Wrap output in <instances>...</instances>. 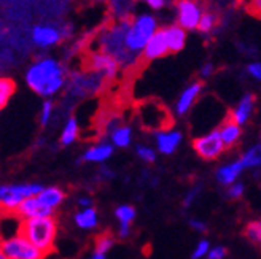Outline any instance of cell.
<instances>
[{
	"instance_id": "31",
	"label": "cell",
	"mask_w": 261,
	"mask_h": 259,
	"mask_svg": "<svg viewBox=\"0 0 261 259\" xmlns=\"http://www.w3.org/2000/svg\"><path fill=\"white\" fill-rule=\"evenodd\" d=\"M208 247H211V243H208L207 240H201V242L198 243V247L194 248L191 257H193V259H201V257H204V256L207 254V251L211 250Z\"/></svg>"
},
{
	"instance_id": "18",
	"label": "cell",
	"mask_w": 261,
	"mask_h": 259,
	"mask_svg": "<svg viewBox=\"0 0 261 259\" xmlns=\"http://www.w3.org/2000/svg\"><path fill=\"white\" fill-rule=\"evenodd\" d=\"M181 141V134L174 131H164L156 135V143H158V150L163 154H172Z\"/></svg>"
},
{
	"instance_id": "20",
	"label": "cell",
	"mask_w": 261,
	"mask_h": 259,
	"mask_svg": "<svg viewBox=\"0 0 261 259\" xmlns=\"http://www.w3.org/2000/svg\"><path fill=\"white\" fill-rule=\"evenodd\" d=\"M113 153V147L107 145V143H102L97 147L89 148L85 154H83V159L89 161V162H103L107 161Z\"/></svg>"
},
{
	"instance_id": "42",
	"label": "cell",
	"mask_w": 261,
	"mask_h": 259,
	"mask_svg": "<svg viewBox=\"0 0 261 259\" xmlns=\"http://www.w3.org/2000/svg\"><path fill=\"white\" fill-rule=\"evenodd\" d=\"M89 259H106V254H99V253H94Z\"/></svg>"
},
{
	"instance_id": "6",
	"label": "cell",
	"mask_w": 261,
	"mask_h": 259,
	"mask_svg": "<svg viewBox=\"0 0 261 259\" xmlns=\"http://www.w3.org/2000/svg\"><path fill=\"white\" fill-rule=\"evenodd\" d=\"M86 67L93 73L100 75L103 80H115L120 70L118 62L102 51H91L86 57Z\"/></svg>"
},
{
	"instance_id": "17",
	"label": "cell",
	"mask_w": 261,
	"mask_h": 259,
	"mask_svg": "<svg viewBox=\"0 0 261 259\" xmlns=\"http://www.w3.org/2000/svg\"><path fill=\"white\" fill-rule=\"evenodd\" d=\"M35 197H37V200L40 202L43 207H46V209L55 212V209H58V207L64 202L65 192L61 188L51 186V188H43L40 192L37 194Z\"/></svg>"
},
{
	"instance_id": "28",
	"label": "cell",
	"mask_w": 261,
	"mask_h": 259,
	"mask_svg": "<svg viewBox=\"0 0 261 259\" xmlns=\"http://www.w3.org/2000/svg\"><path fill=\"white\" fill-rule=\"evenodd\" d=\"M115 215L120 219V224H130V221L136 218V209L133 205H121L116 209Z\"/></svg>"
},
{
	"instance_id": "14",
	"label": "cell",
	"mask_w": 261,
	"mask_h": 259,
	"mask_svg": "<svg viewBox=\"0 0 261 259\" xmlns=\"http://www.w3.org/2000/svg\"><path fill=\"white\" fill-rule=\"evenodd\" d=\"M217 131H218V135H220L221 141H223L225 148L234 147L241 138V126H238L236 123H234L229 114L223 120L220 129H217Z\"/></svg>"
},
{
	"instance_id": "25",
	"label": "cell",
	"mask_w": 261,
	"mask_h": 259,
	"mask_svg": "<svg viewBox=\"0 0 261 259\" xmlns=\"http://www.w3.org/2000/svg\"><path fill=\"white\" fill-rule=\"evenodd\" d=\"M115 243V237L110 234V232H103L100 234L97 239H96V243H94V253H99V254H106Z\"/></svg>"
},
{
	"instance_id": "35",
	"label": "cell",
	"mask_w": 261,
	"mask_h": 259,
	"mask_svg": "<svg viewBox=\"0 0 261 259\" xmlns=\"http://www.w3.org/2000/svg\"><path fill=\"white\" fill-rule=\"evenodd\" d=\"M247 72H249L255 80H261V64L259 62H253L247 67Z\"/></svg>"
},
{
	"instance_id": "36",
	"label": "cell",
	"mask_w": 261,
	"mask_h": 259,
	"mask_svg": "<svg viewBox=\"0 0 261 259\" xmlns=\"http://www.w3.org/2000/svg\"><path fill=\"white\" fill-rule=\"evenodd\" d=\"M145 2L151 10H163L167 4V0H145Z\"/></svg>"
},
{
	"instance_id": "40",
	"label": "cell",
	"mask_w": 261,
	"mask_h": 259,
	"mask_svg": "<svg viewBox=\"0 0 261 259\" xmlns=\"http://www.w3.org/2000/svg\"><path fill=\"white\" fill-rule=\"evenodd\" d=\"M118 234H120V237H121V239H126V237L130 234V224H120Z\"/></svg>"
},
{
	"instance_id": "39",
	"label": "cell",
	"mask_w": 261,
	"mask_h": 259,
	"mask_svg": "<svg viewBox=\"0 0 261 259\" xmlns=\"http://www.w3.org/2000/svg\"><path fill=\"white\" fill-rule=\"evenodd\" d=\"M198 191H199V188H194V189H191L190 192H188V196H187V199H185V207H190L191 205V202L194 200V197H196V194H198Z\"/></svg>"
},
{
	"instance_id": "29",
	"label": "cell",
	"mask_w": 261,
	"mask_h": 259,
	"mask_svg": "<svg viewBox=\"0 0 261 259\" xmlns=\"http://www.w3.org/2000/svg\"><path fill=\"white\" fill-rule=\"evenodd\" d=\"M245 237L253 243L261 242V223L259 221H250L245 227Z\"/></svg>"
},
{
	"instance_id": "1",
	"label": "cell",
	"mask_w": 261,
	"mask_h": 259,
	"mask_svg": "<svg viewBox=\"0 0 261 259\" xmlns=\"http://www.w3.org/2000/svg\"><path fill=\"white\" fill-rule=\"evenodd\" d=\"M28 86L38 96L51 97L65 84L64 67L53 57H43L34 62L25 73Z\"/></svg>"
},
{
	"instance_id": "16",
	"label": "cell",
	"mask_w": 261,
	"mask_h": 259,
	"mask_svg": "<svg viewBox=\"0 0 261 259\" xmlns=\"http://www.w3.org/2000/svg\"><path fill=\"white\" fill-rule=\"evenodd\" d=\"M202 91V83L201 81H196L193 84H190L184 93H181L178 102H177V113L180 116H184L190 111V108L193 107V103L198 99V96L201 94Z\"/></svg>"
},
{
	"instance_id": "23",
	"label": "cell",
	"mask_w": 261,
	"mask_h": 259,
	"mask_svg": "<svg viewBox=\"0 0 261 259\" xmlns=\"http://www.w3.org/2000/svg\"><path fill=\"white\" fill-rule=\"evenodd\" d=\"M78 137V124H76V120L75 118H69V121L65 123V127L62 131V135H61V145L67 147L70 143L76 140Z\"/></svg>"
},
{
	"instance_id": "33",
	"label": "cell",
	"mask_w": 261,
	"mask_h": 259,
	"mask_svg": "<svg viewBox=\"0 0 261 259\" xmlns=\"http://www.w3.org/2000/svg\"><path fill=\"white\" fill-rule=\"evenodd\" d=\"M244 194V185L242 183H232L228 189V196L232 199H238Z\"/></svg>"
},
{
	"instance_id": "10",
	"label": "cell",
	"mask_w": 261,
	"mask_h": 259,
	"mask_svg": "<svg viewBox=\"0 0 261 259\" xmlns=\"http://www.w3.org/2000/svg\"><path fill=\"white\" fill-rule=\"evenodd\" d=\"M15 215L21 219L46 218V216H53V210L43 207L40 202L37 200V197H28L18 205V209L15 210Z\"/></svg>"
},
{
	"instance_id": "19",
	"label": "cell",
	"mask_w": 261,
	"mask_h": 259,
	"mask_svg": "<svg viewBox=\"0 0 261 259\" xmlns=\"http://www.w3.org/2000/svg\"><path fill=\"white\" fill-rule=\"evenodd\" d=\"M242 170H244L242 162L236 161V162H231V164H226L223 167H220L218 172H217V178H218V181H220L221 185L231 186L232 183H236V180L239 178Z\"/></svg>"
},
{
	"instance_id": "4",
	"label": "cell",
	"mask_w": 261,
	"mask_h": 259,
	"mask_svg": "<svg viewBox=\"0 0 261 259\" xmlns=\"http://www.w3.org/2000/svg\"><path fill=\"white\" fill-rule=\"evenodd\" d=\"M43 188L40 185L0 186V213H15L18 205L28 197H35Z\"/></svg>"
},
{
	"instance_id": "7",
	"label": "cell",
	"mask_w": 261,
	"mask_h": 259,
	"mask_svg": "<svg viewBox=\"0 0 261 259\" xmlns=\"http://www.w3.org/2000/svg\"><path fill=\"white\" fill-rule=\"evenodd\" d=\"M193 148L205 161H214V159L220 158L226 150L225 145H223V141H221V138L218 135V131H212V132H208L207 135L194 138L193 140Z\"/></svg>"
},
{
	"instance_id": "8",
	"label": "cell",
	"mask_w": 261,
	"mask_h": 259,
	"mask_svg": "<svg viewBox=\"0 0 261 259\" xmlns=\"http://www.w3.org/2000/svg\"><path fill=\"white\" fill-rule=\"evenodd\" d=\"M177 25L184 31L198 29V22L202 15L201 5L196 0H177Z\"/></svg>"
},
{
	"instance_id": "12",
	"label": "cell",
	"mask_w": 261,
	"mask_h": 259,
	"mask_svg": "<svg viewBox=\"0 0 261 259\" xmlns=\"http://www.w3.org/2000/svg\"><path fill=\"white\" fill-rule=\"evenodd\" d=\"M169 53L167 51V43H166V37L163 29H158L147 42L145 48L142 51V56L145 61H154L166 56Z\"/></svg>"
},
{
	"instance_id": "38",
	"label": "cell",
	"mask_w": 261,
	"mask_h": 259,
	"mask_svg": "<svg viewBox=\"0 0 261 259\" xmlns=\"http://www.w3.org/2000/svg\"><path fill=\"white\" fill-rule=\"evenodd\" d=\"M214 73V66L212 64H205V66H202V69H201V76L202 78H208Z\"/></svg>"
},
{
	"instance_id": "30",
	"label": "cell",
	"mask_w": 261,
	"mask_h": 259,
	"mask_svg": "<svg viewBox=\"0 0 261 259\" xmlns=\"http://www.w3.org/2000/svg\"><path fill=\"white\" fill-rule=\"evenodd\" d=\"M53 102L51 100H46L42 107V111H40V123L42 126H46L51 120V114H53Z\"/></svg>"
},
{
	"instance_id": "13",
	"label": "cell",
	"mask_w": 261,
	"mask_h": 259,
	"mask_svg": "<svg viewBox=\"0 0 261 259\" xmlns=\"http://www.w3.org/2000/svg\"><path fill=\"white\" fill-rule=\"evenodd\" d=\"M166 43H167V51L169 53H178L184 49L185 42H187V31H184L177 24H171L163 29Z\"/></svg>"
},
{
	"instance_id": "34",
	"label": "cell",
	"mask_w": 261,
	"mask_h": 259,
	"mask_svg": "<svg viewBox=\"0 0 261 259\" xmlns=\"http://www.w3.org/2000/svg\"><path fill=\"white\" fill-rule=\"evenodd\" d=\"M207 256L208 259H223L226 256V250L223 247H215L207 251Z\"/></svg>"
},
{
	"instance_id": "32",
	"label": "cell",
	"mask_w": 261,
	"mask_h": 259,
	"mask_svg": "<svg viewBox=\"0 0 261 259\" xmlns=\"http://www.w3.org/2000/svg\"><path fill=\"white\" fill-rule=\"evenodd\" d=\"M137 154H139V158H142L145 162H154L156 159L154 151L148 147H137Z\"/></svg>"
},
{
	"instance_id": "5",
	"label": "cell",
	"mask_w": 261,
	"mask_h": 259,
	"mask_svg": "<svg viewBox=\"0 0 261 259\" xmlns=\"http://www.w3.org/2000/svg\"><path fill=\"white\" fill-rule=\"evenodd\" d=\"M0 247L8 259H45L48 256L21 236L0 240Z\"/></svg>"
},
{
	"instance_id": "9",
	"label": "cell",
	"mask_w": 261,
	"mask_h": 259,
	"mask_svg": "<svg viewBox=\"0 0 261 259\" xmlns=\"http://www.w3.org/2000/svg\"><path fill=\"white\" fill-rule=\"evenodd\" d=\"M150 118L153 120V129L154 131L164 132L167 131V127L172 126V118L166 108H163L158 103H148V105L140 107V123L142 126L145 124Z\"/></svg>"
},
{
	"instance_id": "27",
	"label": "cell",
	"mask_w": 261,
	"mask_h": 259,
	"mask_svg": "<svg viewBox=\"0 0 261 259\" xmlns=\"http://www.w3.org/2000/svg\"><path fill=\"white\" fill-rule=\"evenodd\" d=\"M259 151H261V148H259V145H256V147L250 148L249 151L244 154L242 159H241L244 169H245V167H258L259 165V162H261Z\"/></svg>"
},
{
	"instance_id": "2",
	"label": "cell",
	"mask_w": 261,
	"mask_h": 259,
	"mask_svg": "<svg viewBox=\"0 0 261 259\" xmlns=\"http://www.w3.org/2000/svg\"><path fill=\"white\" fill-rule=\"evenodd\" d=\"M18 236L24 237L45 254H49L53 251L55 240L58 236V219L55 216L21 219Z\"/></svg>"
},
{
	"instance_id": "26",
	"label": "cell",
	"mask_w": 261,
	"mask_h": 259,
	"mask_svg": "<svg viewBox=\"0 0 261 259\" xmlns=\"http://www.w3.org/2000/svg\"><path fill=\"white\" fill-rule=\"evenodd\" d=\"M217 25V15L211 11H202V15L198 22V31L202 34H208Z\"/></svg>"
},
{
	"instance_id": "15",
	"label": "cell",
	"mask_w": 261,
	"mask_h": 259,
	"mask_svg": "<svg viewBox=\"0 0 261 259\" xmlns=\"http://www.w3.org/2000/svg\"><path fill=\"white\" fill-rule=\"evenodd\" d=\"M253 108H255V96L253 94H245L241 99L239 105L229 113V116L238 126H242V124H245L247 121H249V118L253 113Z\"/></svg>"
},
{
	"instance_id": "37",
	"label": "cell",
	"mask_w": 261,
	"mask_h": 259,
	"mask_svg": "<svg viewBox=\"0 0 261 259\" xmlns=\"http://www.w3.org/2000/svg\"><path fill=\"white\" fill-rule=\"evenodd\" d=\"M190 226H191L193 229H196L198 232H205V231H207L205 223L199 221V219H190Z\"/></svg>"
},
{
	"instance_id": "3",
	"label": "cell",
	"mask_w": 261,
	"mask_h": 259,
	"mask_svg": "<svg viewBox=\"0 0 261 259\" xmlns=\"http://www.w3.org/2000/svg\"><path fill=\"white\" fill-rule=\"evenodd\" d=\"M158 31V21L153 15H139L133 21H129L127 29L124 32V48L134 57H137L145 48L150 37Z\"/></svg>"
},
{
	"instance_id": "24",
	"label": "cell",
	"mask_w": 261,
	"mask_h": 259,
	"mask_svg": "<svg viewBox=\"0 0 261 259\" xmlns=\"http://www.w3.org/2000/svg\"><path fill=\"white\" fill-rule=\"evenodd\" d=\"M15 91H16L15 81L10 78H0V110L7 105L11 96L15 94Z\"/></svg>"
},
{
	"instance_id": "11",
	"label": "cell",
	"mask_w": 261,
	"mask_h": 259,
	"mask_svg": "<svg viewBox=\"0 0 261 259\" xmlns=\"http://www.w3.org/2000/svg\"><path fill=\"white\" fill-rule=\"evenodd\" d=\"M61 40L62 32L53 27V25H35L32 29V42L40 48L55 46Z\"/></svg>"
},
{
	"instance_id": "43",
	"label": "cell",
	"mask_w": 261,
	"mask_h": 259,
	"mask_svg": "<svg viewBox=\"0 0 261 259\" xmlns=\"http://www.w3.org/2000/svg\"><path fill=\"white\" fill-rule=\"evenodd\" d=\"M0 259H8V257L5 256V253H4V250H2V247H0Z\"/></svg>"
},
{
	"instance_id": "41",
	"label": "cell",
	"mask_w": 261,
	"mask_h": 259,
	"mask_svg": "<svg viewBox=\"0 0 261 259\" xmlns=\"http://www.w3.org/2000/svg\"><path fill=\"white\" fill-rule=\"evenodd\" d=\"M78 204H80L83 209H88V207H91V204H93V202H91L89 197H82L80 200H78Z\"/></svg>"
},
{
	"instance_id": "21",
	"label": "cell",
	"mask_w": 261,
	"mask_h": 259,
	"mask_svg": "<svg viewBox=\"0 0 261 259\" xmlns=\"http://www.w3.org/2000/svg\"><path fill=\"white\" fill-rule=\"evenodd\" d=\"M97 212L93 209V207H88V209H83L82 212H78L75 215V223L78 227L82 229H94L97 226Z\"/></svg>"
},
{
	"instance_id": "22",
	"label": "cell",
	"mask_w": 261,
	"mask_h": 259,
	"mask_svg": "<svg viewBox=\"0 0 261 259\" xmlns=\"http://www.w3.org/2000/svg\"><path fill=\"white\" fill-rule=\"evenodd\" d=\"M130 140H133V131H130V127H127V126L116 127L112 131V141L116 147L126 148V147H129Z\"/></svg>"
}]
</instances>
